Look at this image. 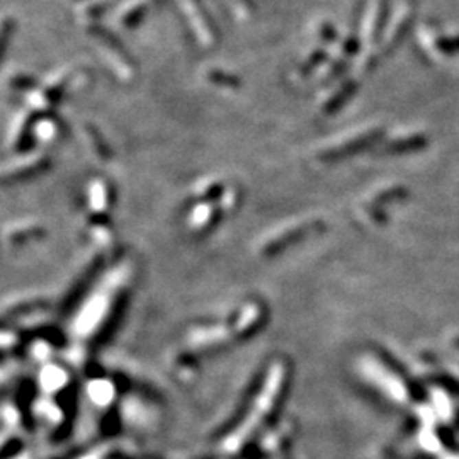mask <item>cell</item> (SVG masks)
Returning a JSON list of instances; mask_svg holds the SVG:
<instances>
[{
  "label": "cell",
  "instance_id": "cell-1",
  "mask_svg": "<svg viewBox=\"0 0 459 459\" xmlns=\"http://www.w3.org/2000/svg\"><path fill=\"white\" fill-rule=\"evenodd\" d=\"M85 33L91 38V41L94 43L96 48L99 49L104 62L109 65L111 70H113L117 77H133V74H135V63H133L131 55L126 52V48H124V45L116 34L111 33V31L100 23L85 26Z\"/></svg>",
  "mask_w": 459,
  "mask_h": 459
},
{
  "label": "cell",
  "instance_id": "cell-2",
  "mask_svg": "<svg viewBox=\"0 0 459 459\" xmlns=\"http://www.w3.org/2000/svg\"><path fill=\"white\" fill-rule=\"evenodd\" d=\"M177 3L196 41L203 48H214L220 43V31L203 0H177Z\"/></svg>",
  "mask_w": 459,
  "mask_h": 459
},
{
  "label": "cell",
  "instance_id": "cell-3",
  "mask_svg": "<svg viewBox=\"0 0 459 459\" xmlns=\"http://www.w3.org/2000/svg\"><path fill=\"white\" fill-rule=\"evenodd\" d=\"M155 2L157 0H126L116 12L117 24L126 30H133L142 23L143 17Z\"/></svg>",
  "mask_w": 459,
  "mask_h": 459
},
{
  "label": "cell",
  "instance_id": "cell-4",
  "mask_svg": "<svg viewBox=\"0 0 459 459\" xmlns=\"http://www.w3.org/2000/svg\"><path fill=\"white\" fill-rule=\"evenodd\" d=\"M386 16H388V2L386 0H374L364 19L366 41L374 43L379 38L386 24Z\"/></svg>",
  "mask_w": 459,
  "mask_h": 459
},
{
  "label": "cell",
  "instance_id": "cell-5",
  "mask_svg": "<svg viewBox=\"0 0 459 459\" xmlns=\"http://www.w3.org/2000/svg\"><path fill=\"white\" fill-rule=\"evenodd\" d=\"M227 3L232 9V12L235 14V17L245 21L256 14V2L254 0H227Z\"/></svg>",
  "mask_w": 459,
  "mask_h": 459
},
{
  "label": "cell",
  "instance_id": "cell-6",
  "mask_svg": "<svg viewBox=\"0 0 459 459\" xmlns=\"http://www.w3.org/2000/svg\"><path fill=\"white\" fill-rule=\"evenodd\" d=\"M317 38L318 41H320V45L327 46L328 48L330 45L337 43V38H339V36H337L335 27H333L328 21H324V23H320L317 26Z\"/></svg>",
  "mask_w": 459,
  "mask_h": 459
},
{
  "label": "cell",
  "instance_id": "cell-7",
  "mask_svg": "<svg viewBox=\"0 0 459 459\" xmlns=\"http://www.w3.org/2000/svg\"><path fill=\"white\" fill-rule=\"evenodd\" d=\"M14 27H16V19H9L5 17L2 23V48L9 46V38L14 33Z\"/></svg>",
  "mask_w": 459,
  "mask_h": 459
},
{
  "label": "cell",
  "instance_id": "cell-8",
  "mask_svg": "<svg viewBox=\"0 0 459 459\" xmlns=\"http://www.w3.org/2000/svg\"><path fill=\"white\" fill-rule=\"evenodd\" d=\"M74 2H80V0H74Z\"/></svg>",
  "mask_w": 459,
  "mask_h": 459
}]
</instances>
